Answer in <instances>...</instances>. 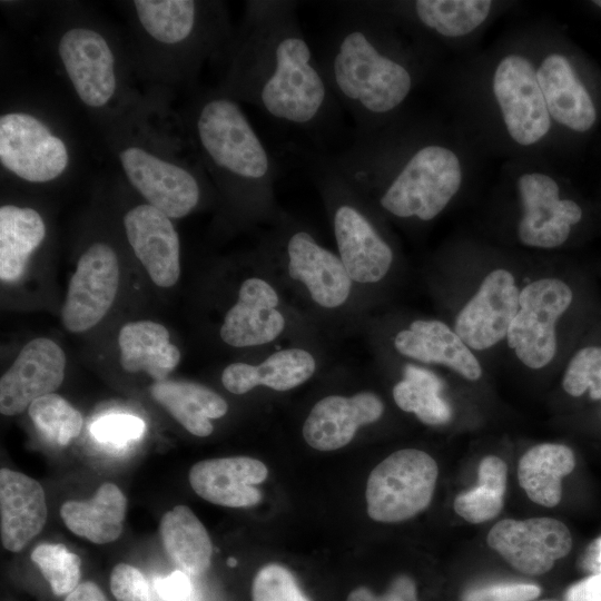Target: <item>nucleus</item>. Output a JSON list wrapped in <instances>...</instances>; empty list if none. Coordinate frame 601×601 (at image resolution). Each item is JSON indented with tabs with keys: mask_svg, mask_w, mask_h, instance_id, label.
<instances>
[{
	"mask_svg": "<svg viewBox=\"0 0 601 601\" xmlns=\"http://www.w3.org/2000/svg\"><path fill=\"white\" fill-rule=\"evenodd\" d=\"M295 1H247L240 24L220 53L215 88L270 119L309 130L328 120L337 102L313 53Z\"/></svg>",
	"mask_w": 601,
	"mask_h": 601,
	"instance_id": "obj_1",
	"label": "nucleus"
},
{
	"mask_svg": "<svg viewBox=\"0 0 601 601\" xmlns=\"http://www.w3.org/2000/svg\"><path fill=\"white\" fill-rule=\"evenodd\" d=\"M365 200L398 219H435L460 193L466 165L453 139L430 121L402 114L355 135L342 154L325 158Z\"/></svg>",
	"mask_w": 601,
	"mask_h": 601,
	"instance_id": "obj_2",
	"label": "nucleus"
},
{
	"mask_svg": "<svg viewBox=\"0 0 601 601\" xmlns=\"http://www.w3.org/2000/svg\"><path fill=\"white\" fill-rule=\"evenodd\" d=\"M342 18L318 59L356 134L378 129L403 114L426 76L430 46L406 35L363 1L339 4Z\"/></svg>",
	"mask_w": 601,
	"mask_h": 601,
	"instance_id": "obj_3",
	"label": "nucleus"
},
{
	"mask_svg": "<svg viewBox=\"0 0 601 601\" xmlns=\"http://www.w3.org/2000/svg\"><path fill=\"white\" fill-rule=\"evenodd\" d=\"M100 125L125 179L147 204L171 219L198 207L207 174L181 115L167 106L164 93L140 95Z\"/></svg>",
	"mask_w": 601,
	"mask_h": 601,
	"instance_id": "obj_4",
	"label": "nucleus"
},
{
	"mask_svg": "<svg viewBox=\"0 0 601 601\" xmlns=\"http://www.w3.org/2000/svg\"><path fill=\"white\" fill-rule=\"evenodd\" d=\"M124 3L136 73L164 95L173 87L190 86L206 61L219 58L234 32L221 1Z\"/></svg>",
	"mask_w": 601,
	"mask_h": 601,
	"instance_id": "obj_5",
	"label": "nucleus"
},
{
	"mask_svg": "<svg viewBox=\"0 0 601 601\" xmlns=\"http://www.w3.org/2000/svg\"><path fill=\"white\" fill-rule=\"evenodd\" d=\"M181 115L194 150L233 203L264 210L277 166L240 104L216 88L197 93Z\"/></svg>",
	"mask_w": 601,
	"mask_h": 601,
	"instance_id": "obj_6",
	"label": "nucleus"
},
{
	"mask_svg": "<svg viewBox=\"0 0 601 601\" xmlns=\"http://www.w3.org/2000/svg\"><path fill=\"white\" fill-rule=\"evenodd\" d=\"M59 65L76 97L100 121L137 99L129 77L130 50L104 22L82 11L63 12L55 35Z\"/></svg>",
	"mask_w": 601,
	"mask_h": 601,
	"instance_id": "obj_7",
	"label": "nucleus"
},
{
	"mask_svg": "<svg viewBox=\"0 0 601 601\" xmlns=\"http://www.w3.org/2000/svg\"><path fill=\"white\" fill-rule=\"evenodd\" d=\"M485 73L486 98L508 144L533 150L550 142L555 127L536 76L534 38L497 50Z\"/></svg>",
	"mask_w": 601,
	"mask_h": 601,
	"instance_id": "obj_8",
	"label": "nucleus"
},
{
	"mask_svg": "<svg viewBox=\"0 0 601 601\" xmlns=\"http://www.w3.org/2000/svg\"><path fill=\"white\" fill-rule=\"evenodd\" d=\"M311 165L312 175L331 203L338 256L348 276L361 284L382 280L392 267L394 253L366 214L363 197L328 165L325 157H314Z\"/></svg>",
	"mask_w": 601,
	"mask_h": 601,
	"instance_id": "obj_9",
	"label": "nucleus"
},
{
	"mask_svg": "<svg viewBox=\"0 0 601 601\" xmlns=\"http://www.w3.org/2000/svg\"><path fill=\"white\" fill-rule=\"evenodd\" d=\"M0 164L29 184H48L66 175L71 151L66 138L39 111L11 109L0 116Z\"/></svg>",
	"mask_w": 601,
	"mask_h": 601,
	"instance_id": "obj_10",
	"label": "nucleus"
},
{
	"mask_svg": "<svg viewBox=\"0 0 601 601\" xmlns=\"http://www.w3.org/2000/svg\"><path fill=\"white\" fill-rule=\"evenodd\" d=\"M437 474L435 460L424 451L392 453L370 473L365 492L368 516L385 523L415 516L431 503Z\"/></svg>",
	"mask_w": 601,
	"mask_h": 601,
	"instance_id": "obj_11",
	"label": "nucleus"
},
{
	"mask_svg": "<svg viewBox=\"0 0 601 601\" xmlns=\"http://www.w3.org/2000/svg\"><path fill=\"white\" fill-rule=\"evenodd\" d=\"M514 187L521 207L516 223L519 242L532 248L562 246L583 216L581 206L562 197L560 181L551 170L524 166L515 170Z\"/></svg>",
	"mask_w": 601,
	"mask_h": 601,
	"instance_id": "obj_12",
	"label": "nucleus"
},
{
	"mask_svg": "<svg viewBox=\"0 0 601 601\" xmlns=\"http://www.w3.org/2000/svg\"><path fill=\"white\" fill-rule=\"evenodd\" d=\"M405 33L431 47L467 40L497 13L491 0L363 1Z\"/></svg>",
	"mask_w": 601,
	"mask_h": 601,
	"instance_id": "obj_13",
	"label": "nucleus"
},
{
	"mask_svg": "<svg viewBox=\"0 0 601 601\" xmlns=\"http://www.w3.org/2000/svg\"><path fill=\"white\" fill-rule=\"evenodd\" d=\"M572 299V289L559 278L531 282L520 292V307L506 339L525 366L539 370L552 362L558 349L555 324Z\"/></svg>",
	"mask_w": 601,
	"mask_h": 601,
	"instance_id": "obj_14",
	"label": "nucleus"
},
{
	"mask_svg": "<svg viewBox=\"0 0 601 601\" xmlns=\"http://www.w3.org/2000/svg\"><path fill=\"white\" fill-rule=\"evenodd\" d=\"M119 259L114 247L91 243L80 255L61 309L63 326L72 333L96 326L110 309L118 293Z\"/></svg>",
	"mask_w": 601,
	"mask_h": 601,
	"instance_id": "obj_15",
	"label": "nucleus"
},
{
	"mask_svg": "<svg viewBox=\"0 0 601 601\" xmlns=\"http://www.w3.org/2000/svg\"><path fill=\"white\" fill-rule=\"evenodd\" d=\"M536 76L555 128L588 132L597 122L595 102L569 55L552 38H534Z\"/></svg>",
	"mask_w": 601,
	"mask_h": 601,
	"instance_id": "obj_16",
	"label": "nucleus"
},
{
	"mask_svg": "<svg viewBox=\"0 0 601 601\" xmlns=\"http://www.w3.org/2000/svg\"><path fill=\"white\" fill-rule=\"evenodd\" d=\"M486 540L514 569L530 575L548 572L572 548L569 529L551 518L502 520L490 530Z\"/></svg>",
	"mask_w": 601,
	"mask_h": 601,
	"instance_id": "obj_17",
	"label": "nucleus"
},
{
	"mask_svg": "<svg viewBox=\"0 0 601 601\" xmlns=\"http://www.w3.org/2000/svg\"><path fill=\"white\" fill-rule=\"evenodd\" d=\"M520 292L509 270L490 272L459 312L454 332L471 349L494 346L508 335L520 307Z\"/></svg>",
	"mask_w": 601,
	"mask_h": 601,
	"instance_id": "obj_18",
	"label": "nucleus"
},
{
	"mask_svg": "<svg viewBox=\"0 0 601 601\" xmlns=\"http://www.w3.org/2000/svg\"><path fill=\"white\" fill-rule=\"evenodd\" d=\"M67 358L55 341L37 337L27 343L0 380V412L22 413L38 398L55 393L65 378Z\"/></svg>",
	"mask_w": 601,
	"mask_h": 601,
	"instance_id": "obj_19",
	"label": "nucleus"
},
{
	"mask_svg": "<svg viewBox=\"0 0 601 601\" xmlns=\"http://www.w3.org/2000/svg\"><path fill=\"white\" fill-rule=\"evenodd\" d=\"M121 221L129 246L151 280L162 288L174 286L180 276V240L171 218L145 201L129 207Z\"/></svg>",
	"mask_w": 601,
	"mask_h": 601,
	"instance_id": "obj_20",
	"label": "nucleus"
},
{
	"mask_svg": "<svg viewBox=\"0 0 601 601\" xmlns=\"http://www.w3.org/2000/svg\"><path fill=\"white\" fill-rule=\"evenodd\" d=\"M284 247L289 276L306 287L315 304L329 309L345 304L353 280L338 255L299 227L285 234Z\"/></svg>",
	"mask_w": 601,
	"mask_h": 601,
	"instance_id": "obj_21",
	"label": "nucleus"
},
{
	"mask_svg": "<svg viewBox=\"0 0 601 601\" xmlns=\"http://www.w3.org/2000/svg\"><path fill=\"white\" fill-rule=\"evenodd\" d=\"M279 296L265 279H245L236 303L225 314L220 338L229 346L242 348L268 344L285 329V317L277 306Z\"/></svg>",
	"mask_w": 601,
	"mask_h": 601,
	"instance_id": "obj_22",
	"label": "nucleus"
},
{
	"mask_svg": "<svg viewBox=\"0 0 601 601\" xmlns=\"http://www.w3.org/2000/svg\"><path fill=\"white\" fill-rule=\"evenodd\" d=\"M383 412L382 400L372 392L329 395L312 407L303 425V437L317 451L338 450L353 440L361 426L380 420Z\"/></svg>",
	"mask_w": 601,
	"mask_h": 601,
	"instance_id": "obj_23",
	"label": "nucleus"
},
{
	"mask_svg": "<svg viewBox=\"0 0 601 601\" xmlns=\"http://www.w3.org/2000/svg\"><path fill=\"white\" fill-rule=\"evenodd\" d=\"M268 475L266 465L253 457L231 456L197 462L189 471L193 490L204 500L228 508H249L262 501L256 487Z\"/></svg>",
	"mask_w": 601,
	"mask_h": 601,
	"instance_id": "obj_24",
	"label": "nucleus"
},
{
	"mask_svg": "<svg viewBox=\"0 0 601 601\" xmlns=\"http://www.w3.org/2000/svg\"><path fill=\"white\" fill-rule=\"evenodd\" d=\"M1 542L11 551H21L40 533L48 510L42 486L35 479L9 469L0 471Z\"/></svg>",
	"mask_w": 601,
	"mask_h": 601,
	"instance_id": "obj_25",
	"label": "nucleus"
},
{
	"mask_svg": "<svg viewBox=\"0 0 601 601\" xmlns=\"http://www.w3.org/2000/svg\"><path fill=\"white\" fill-rule=\"evenodd\" d=\"M396 351L412 359L445 365L469 381L482 376L480 362L471 348L445 323L437 319H416L394 338Z\"/></svg>",
	"mask_w": 601,
	"mask_h": 601,
	"instance_id": "obj_26",
	"label": "nucleus"
},
{
	"mask_svg": "<svg viewBox=\"0 0 601 601\" xmlns=\"http://www.w3.org/2000/svg\"><path fill=\"white\" fill-rule=\"evenodd\" d=\"M316 371L311 352L290 347L277 351L257 365L236 362L221 373L224 387L233 394H245L258 385L274 391H289L308 381Z\"/></svg>",
	"mask_w": 601,
	"mask_h": 601,
	"instance_id": "obj_27",
	"label": "nucleus"
},
{
	"mask_svg": "<svg viewBox=\"0 0 601 601\" xmlns=\"http://www.w3.org/2000/svg\"><path fill=\"white\" fill-rule=\"evenodd\" d=\"M118 345L121 367L129 373L144 372L155 382L167 380L181 357L179 348L170 342L168 329L147 319L125 324Z\"/></svg>",
	"mask_w": 601,
	"mask_h": 601,
	"instance_id": "obj_28",
	"label": "nucleus"
},
{
	"mask_svg": "<svg viewBox=\"0 0 601 601\" xmlns=\"http://www.w3.org/2000/svg\"><path fill=\"white\" fill-rule=\"evenodd\" d=\"M149 392L179 424L200 437L213 433L210 420L219 418L228 411V405L220 395L194 382H155Z\"/></svg>",
	"mask_w": 601,
	"mask_h": 601,
	"instance_id": "obj_29",
	"label": "nucleus"
},
{
	"mask_svg": "<svg viewBox=\"0 0 601 601\" xmlns=\"http://www.w3.org/2000/svg\"><path fill=\"white\" fill-rule=\"evenodd\" d=\"M47 226L42 215L30 206L3 204L0 207V278H21L30 256L42 245Z\"/></svg>",
	"mask_w": 601,
	"mask_h": 601,
	"instance_id": "obj_30",
	"label": "nucleus"
},
{
	"mask_svg": "<svg viewBox=\"0 0 601 601\" xmlns=\"http://www.w3.org/2000/svg\"><path fill=\"white\" fill-rule=\"evenodd\" d=\"M126 510V496L116 484L108 482L90 500L65 502L60 515L73 534L105 544L119 538Z\"/></svg>",
	"mask_w": 601,
	"mask_h": 601,
	"instance_id": "obj_31",
	"label": "nucleus"
},
{
	"mask_svg": "<svg viewBox=\"0 0 601 601\" xmlns=\"http://www.w3.org/2000/svg\"><path fill=\"white\" fill-rule=\"evenodd\" d=\"M575 466V457L563 444L544 443L531 447L519 461L518 477L529 499L552 508L562 496V477Z\"/></svg>",
	"mask_w": 601,
	"mask_h": 601,
	"instance_id": "obj_32",
	"label": "nucleus"
},
{
	"mask_svg": "<svg viewBox=\"0 0 601 601\" xmlns=\"http://www.w3.org/2000/svg\"><path fill=\"white\" fill-rule=\"evenodd\" d=\"M164 549L173 563L189 575H200L210 565L213 545L204 524L186 505L166 512L159 525Z\"/></svg>",
	"mask_w": 601,
	"mask_h": 601,
	"instance_id": "obj_33",
	"label": "nucleus"
},
{
	"mask_svg": "<svg viewBox=\"0 0 601 601\" xmlns=\"http://www.w3.org/2000/svg\"><path fill=\"white\" fill-rule=\"evenodd\" d=\"M441 390L442 382L434 373L406 365L404 378L393 387V397L401 410L414 413L424 424L442 425L451 420L452 410Z\"/></svg>",
	"mask_w": 601,
	"mask_h": 601,
	"instance_id": "obj_34",
	"label": "nucleus"
},
{
	"mask_svg": "<svg viewBox=\"0 0 601 601\" xmlns=\"http://www.w3.org/2000/svg\"><path fill=\"white\" fill-rule=\"evenodd\" d=\"M477 475V485L459 494L453 503L454 511L474 524L492 520L501 512L508 467L502 459L489 455L481 460Z\"/></svg>",
	"mask_w": 601,
	"mask_h": 601,
	"instance_id": "obj_35",
	"label": "nucleus"
},
{
	"mask_svg": "<svg viewBox=\"0 0 601 601\" xmlns=\"http://www.w3.org/2000/svg\"><path fill=\"white\" fill-rule=\"evenodd\" d=\"M28 413L37 430L57 445H67L82 427L79 411L56 393L36 400Z\"/></svg>",
	"mask_w": 601,
	"mask_h": 601,
	"instance_id": "obj_36",
	"label": "nucleus"
},
{
	"mask_svg": "<svg viewBox=\"0 0 601 601\" xmlns=\"http://www.w3.org/2000/svg\"><path fill=\"white\" fill-rule=\"evenodd\" d=\"M31 560L56 597L68 595L80 584L81 560L61 543L37 545Z\"/></svg>",
	"mask_w": 601,
	"mask_h": 601,
	"instance_id": "obj_37",
	"label": "nucleus"
},
{
	"mask_svg": "<svg viewBox=\"0 0 601 601\" xmlns=\"http://www.w3.org/2000/svg\"><path fill=\"white\" fill-rule=\"evenodd\" d=\"M562 386L571 396L578 397L589 391L592 400H601V346H585L572 356Z\"/></svg>",
	"mask_w": 601,
	"mask_h": 601,
	"instance_id": "obj_38",
	"label": "nucleus"
},
{
	"mask_svg": "<svg viewBox=\"0 0 601 601\" xmlns=\"http://www.w3.org/2000/svg\"><path fill=\"white\" fill-rule=\"evenodd\" d=\"M253 601H311L298 587L294 575L285 566L270 563L254 577Z\"/></svg>",
	"mask_w": 601,
	"mask_h": 601,
	"instance_id": "obj_39",
	"label": "nucleus"
},
{
	"mask_svg": "<svg viewBox=\"0 0 601 601\" xmlns=\"http://www.w3.org/2000/svg\"><path fill=\"white\" fill-rule=\"evenodd\" d=\"M145 431V423L139 417L114 414L97 420L91 427L92 435L101 443L122 445L137 440Z\"/></svg>",
	"mask_w": 601,
	"mask_h": 601,
	"instance_id": "obj_40",
	"label": "nucleus"
},
{
	"mask_svg": "<svg viewBox=\"0 0 601 601\" xmlns=\"http://www.w3.org/2000/svg\"><path fill=\"white\" fill-rule=\"evenodd\" d=\"M110 590L117 601H152L144 574L127 563H119L112 569Z\"/></svg>",
	"mask_w": 601,
	"mask_h": 601,
	"instance_id": "obj_41",
	"label": "nucleus"
},
{
	"mask_svg": "<svg viewBox=\"0 0 601 601\" xmlns=\"http://www.w3.org/2000/svg\"><path fill=\"white\" fill-rule=\"evenodd\" d=\"M541 590L535 584L504 583L467 591L462 601H531Z\"/></svg>",
	"mask_w": 601,
	"mask_h": 601,
	"instance_id": "obj_42",
	"label": "nucleus"
},
{
	"mask_svg": "<svg viewBox=\"0 0 601 601\" xmlns=\"http://www.w3.org/2000/svg\"><path fill=\"white\" fill-rule=\"evenodd\" d=\"M346 601H418V599L413 579L401 574L393 579L383 594L376 595L366 587H358L349 592Z\"/></svg>",
	"mask_w": 601,
	"mask_h": 601,
	"instance_id": "obj_43",
	"label": "nucleus"
},
{
	"mask_svg": "<svg viewBox=\"0 0 601 601\" xmlns=\"http://www.w3.org/2000/svg\"><path fill=\"white\" fill-rule=\"evenodd\" d=\"M159 597L166 601H180L191 591V583L187 573L181 570L174 571L156 582Z\"/></svg>",
	"mask_w": 601,
	"mask_h": 601,
	"instance_id": "obj_44",
	"label": "nucleus"
},
{
	"mask_svg": "<svg viewBox=\"0 0 601 601\" xmlns=\"http://www.w3.org/2000/svg\"><path fill=\"white\" fill-rule=\"evenodd\" d=\"M565 601H601V572L588 577L570 587Z\"/></svg>",
	"mask_w": 601,
	"mask_h": 601,
	"instance_id": "obj_45",
	"label": "nucleus"
},
{
	"mask_svg": "<svg viewBox=\"0 0 601 601\" xmlns=\"http://www.w3.org/2000/svg\"><path fill=\"white\" fill-rule=\"evenodd\" d=\"M63 601H108L102 590L92 581L80 583Z\"/></svg>",
	"mask_w": 601,
	"mask_h": 601,
	"instance_id": "obj_46",
	"label": "nucleus"
},
{
	"mask_svg": "<svg viewBox=\"0 0 601 601\" xmlns=\"http://www.w3.org/2000/svg\"><path fill=\"white\" fill-rule=\"evenodd\" d=\"M595 551H597L595 560H598V562H599L600 565H601V540L598 541V543H597V545H595Z\"/></svg>",
	"mask_w": 601,
	"mask_h": 601,
	"instance_id": "obj_47",
	"label": "nucleus"
},
{
	"mask_svg": "<svg viewBox=\"0 0 601 601\" xmlns=\"http://www.w3.org/2000/svg\"><path fill=\"white\" fill-rule=\"evenodd\" d=\"M227 564L230 565V566H235L237 564V561L234 558H229L228 561H227Z\"/></svg>",
	"mask_w": 601,
	"mask_h": 601,
	"instance_id": "obj_48",
	"label": "nucleus"
},
{
	"mask_svg": "<svg viewBox=\"0 0 601 601\" xmlns=\"http://www.w3.org/2000/svg\"><path fill=\"white\" fill-rule=\"evenodd\" d=\"M593 4H595L598 8H601V0L592 1Z\"/></svg>",
	"mask_w": 601,
	"mask_h": 601,
	"instance_id": "obj_49",
	"label": "nucleus"
}]
</instances>
